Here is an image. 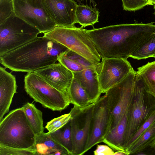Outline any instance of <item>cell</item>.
<instances>
[{
	"mask_svg": "<svg viewBox=\"0 0 155 155\" xmlns=\"http://www.w3.org/2000/svg\"><path fill=\"white\" fill-rule=\"evenodd\" d=\"M86 31L101 58L127 59L155 34L154 22L111 25Z\"/></svg>",
	"mask_w": 155,
	"mask_h": 155,
	"instance_id": "cell-1",
	"label": "cell"
},
{
	"mask_svg": "<svg viewBox=\"0 0 155 155\" xmlns=\"http://www.w3.org/2000/svg\"><path fill=\"white\" fill-rule=\"evenodd\" d=\"M69 49L44 36L37 37L0 57V63L13 71L30 72L54 64Z\"/></svg>",
	"mask_w": 155,
	"mask_h": 155,
	"instance_id": "cell-2",
	"label": "cell"
},
{
	"mask_svg": "<svg viewBox=\"0 0 155 155\" xmlns=\"http://www.w3.org/2000/svg\"><path fill=\"white\" fill-rule=\"evenodd\" d=\"M35 138L22 107L11 110L0 122V145L34 148Z\"/></svg>",
	"mask_w": 155,
	"mask_h": 155,
	"instance_id": "cell-3",
	"label": "cell"
},
{
	"mask_svg": "<svg viewBox=\"0 0 155 155\" xmlns=\"http://www.w3.org/2000/svg\"><path fill=\"white\" fill-rule=\"evenodd\" d=\"M43 36L64 45L93 63L101 61V56L86 29L83 28L56 26L44 33Z\"/></svg>",
	"mask_w": 155,
	"mask_h": 155,
	"instance_id": "cell-4",
	"label": "cell"
},
{
	"mask_svg": "<svg viewBox=\"0 0 155 155\" xmlns=\"http://www.w3.org/2000/svg\"><path fill=\"white\" fill-rule=\"evenodd\" d=\"M155 110V98L136 76L133 98L127 112V123L124 141L125 147L139 127Z\"/></svg>",
	"mask_w": 155,
	"mask_h": 155,
	"instance_id": "cell-5",
	"label": "cell"
},
{
	"mask_svg": "<svg viewBox=\"0 0 155 155\" xmlns=\"http://www.w3.org/2000/svg\"><path fill=\"white\" fill-rule=\"evenodd\" d=\"M24 82L26 93L45 107L61 111L70 104L67 94L53 87L34 72L25 75Z\"/></svg>",
	"mask_w": 155,
	"mask_h": 155,
	"instance_id": "cell-6",
	"label": "cell"
},
{
	"mask_svg": "<svg viewBox=\"0 0 155 155\" xmlns=\"http://www.w3.org/2000/svg\"><path fill=\"white\" fill-rule=\"evenodd\" d=\"M40 33L14 12L0 24V57L32 40Z\"/></svg>",
	"mask_w": 155,
	"mask_h": 155,
	"instance_id": "cell-7",
	"label": "cell"
},
{
	"mask_svg": "<svg viewBox=\"0 0 155 155\" xmlns=\"http://www.w3.org/2000/svg\"><path fill=\"white\" fill-rule=\"evenodd\" d=\"M135 78L136 71L133 68L124 79L105 93L111 115L109 130L128 111L133 97Z\"/></svg>",
	"mask_w": 155,
	"mask_h": 155,
	"instance_id": "cell-8",
	"label": "cell"
},
{
	"mask_svg": "<svg viewBox=\"0 0 155 155\" xmlns=\"http://www.w3.org/2000/svg\"><path fill=\"white\" fill-rule=\"evenodd\" d=\"M95 103L82 107L74 105L70 112L73 150L72 155H82L89 139Z\"/></svg>",
	"mask_w": 155,
	"mask_h": 155,
	"instance_id": "cell-9",
	"label": "cell"
},
{
	"mask_svg": "<svg viewBox=\"0 0 155 155\" xmlns=\"http://www.w3.org/2000/svg\"><path fill=\"white\" fill-rule=\"evenodd\" d=\"M15 15L38 29L48 32L56 26L45 10L42 0H13Z\"/></svg>",
	"mask_w": 155,
	"mask_h": 155,
	"instance_id": "cell-10",
	"label": "cell"
},
{
	"mask_svg": "<svg viewBox=\"0 0 155 155\" xmlns=\"http://www.w3.org/2000/svg\"><path fill=\"white\" fill-rule=\"evenodd\" d=\"M98 76L102 93L120 82L133 69L127 59L101 58Z\"/></svg>",
	"mask_w": 155,
	"mask_h": 155,
	"instance_id": "cell-11",
	"label": "cell"
},
{
	"mask_svg": "<svg viewBox=\"0 0 155 155\" xmlns=\"http://www.w3.org/2000/svg\"><path fill=\"white\" fill-rule=\"evenodd\" d=\"M111 115L105 94L95 103L90 136L85 153L103 141L109 131Z\"/></svg>",
	"mask_w": 155,
	"mask_h": 155,
	"instance_id": "cell-12",
	"label": "cell"
},
{
	"mask_svg": "<svg viewBox=\"0 0 155 155\" xmlns=\"http://www.w3.org/2000/svg\"><path fill=\"white\" fill-rule=\"evenodd\" d=\"M45 8L56 26H74L78 5L74 0H42Z\"/></svg>",
	"mask_w": 155,
	"mask_h": 155,
	"instance_id": "cell-13",
	"label": "cell"
},
{
	"mask_svg": "<svg viewBox=\"0 0 155 155\" xmlns=\"http://www.w3.org/2000/svg\"><path fill=\"white\" fill-rule=\"evenodd\" d=\"M34 72L53 87L68 94L74 74L72 72L61 63H55Z\"/></svg>",
	"mask_w": 155,
	"mask_h": 155,
	"instance_id": "cell-14",
	"label": "cell"
},
{
	"mask_svg": "<svg viewBox=\"0 0 155 155\" xmlns=\"http://www.w3.org/2000/svg\"><path fill=\"white\" fill-rule=\"evenodd\" d=\"M101 65L100 62L82 71L73 72L74 77L78 81L85 91L91 103L96 102L102 94L98 76Z\"/></svg>",
	"mask_w": 155,
	"mask_h": 155,
	"instance_id": "cell-15",
	"label": "cell"
},
{
	"mask_svg": "<svg viewBox=\"0 0 155 155\" xmlns=\"http://www.w3.org/2000/svg\"><path fill=\"white\" fill-rule=\"evenodd\" d=\"M17 86L15 77L0 67V122L9 111Z\"/></svg>",
	"mask_w": 155,
	"mask_h": 155,
	"instance_id": "cell-16",
	"label": "cell"
},
{
	"mask_svg": "<svg viewBox=\"0 0 155 155\" xmlns=\"http://www.w3.org/2000/svg\"><path fill=\"white\" fill-rule=\"evenodd\" d=\"M34 148L37 155H70L67 150L55 141L48 132H44L36 135Z\"/></svg>",
	"mask_w": 155,
	"mask_h": 155,
	"instance_id": "cell-17",
	"label": "cell"
},
{
	"mask_svg": "<svg viewBox=\"0 0 155 155\" xmlns=\"http://www.w3.org/2000/svg\"><path fill=\"white\" fill-rule=\"evenodd\" d=\"M127 112L119 123L109 131L103 141L113 150L125 151L123 144L127 123Z\"/></svg>",
	"mask_w": 155,
	"mask_h": 155,
	"instance_id": "cell-18",
	"label": "cell"
},
{
	"mask_svg": "<svg viewBox=\"0 0 155 155\" xmlns=\"http://www.w3.org/2000/svg\"><path fill=\"white\" fill-rule=\"evenodd\" d=\"M28 121L36 135L44 132L42 113L32 103L27 102L22 107Z\"/></svg>",
	"mask_w": 155,
	"mask_h": 155,
	"instance_id": "cell-19",
	"label": "cell"
},
{
	"mask_svg": "<svg viewBox=\"0 0 155 155\" xmlns=\"http://www.w3.org/2000/svg\"><path fill=\"white\" fill-rule=\"evenodd\" d=\"M67 93L70 104L74 106L82 107L91 104L85 91L78 81L74 77Z\"/></svg>",
	"mask_w": 155,
	"mask_h": 155,
	"instance_id": "cell-20",
	"label": "cell"
},
{
	"mask_svg": "<svg viewBox=\"0 0 155 155\" xmlns=\"http://www.w3.org/2000/svg\"><path fill=\"white\" fill-rule=\"evenodd\" d=\"M136 75L142 81L147 91L155 98V61L138 68Z\"/></svg>",
	"mask_w": 155,
	"mask_h": 155,
	"instance_id": "cell-21",
	"label": "cell"
},
{
	"mask_svg": "<svg viewBox=\"0 0 155 155\" xmlns=\"http://www.w3.org/2000/svg\"><path fill=\"white\" fill-rule=\"evenodd\" d=\"M155 140V121L140 136L125 150L127 155L136 154L150 146Z\"/></svg>",
	"mask_w": 155,
	"mask_h": 155,
	"instance_id": "cell-22",
	"label": "cell"
},
{
	"mask_svg": "<svg viewBox=\"0 0 155 155\" xmlns=\"http://www.w3.org/2000/svg\"><path fill=\"white\" fill-rule=\"evenodd\" d=\"M98 10L87 5H78L76 11V23L81 25V28L91 25L93 26L99 22Z\"/></svg>",
	"mask_w": 155,
	"mask_h": 155,
	"instance_id": "cell-23",
	"label": "cell"
},
{
	"mask_svg": "<svg viewBox=\"0 0 155 155\" xmlns=\"http://www.w3.org/2000/svg\"><path fill=\"white\" fill-rule=\"evenodd\" d=\"M49 134L55 141L67 150L70 155H72L73 146L70 120L61 128Z\"/></svg>",
	"mask_w": 155,
	"mask_h": 155,
	"instance_id": "cell-24",
	"label": "cell"
},
{
	"mask_svg": "<svg viewBox=\"0 0 155 155\" xmlns=\"http://www.w3.org/2000/svg\"><path fill=\"white\" fill-rule=\"evenodd\" d=\"M155 55V34L145 44L133 52L130 58L140 60L153 58Z\"/></svg>",
	"mask_w": 155,
	"mask_h": 155,
	"instance_id": "cell-25",
	"label": "cell"
},
{
	"mask_svg": "<svg viewBox=\"0 0 155 155\" xmlns=\"http://www.w3.org/2000/svg\"><path fill=\"white\" fill-rule=\"evenodd\" d=\"M71 117V114L69 112L54 118L48 122L45 126L48 131V133H53L61 128L70 120Z\"/></svg>",
	"mask_w": 155,
	"mask_h": 155,
	"instance_id": "cell-26",
	"label": "cell"
},
{
	"mask_svg": "<svg viewBox=\"0 0 155 155\" xmlns=\"http://www.w3.org/2000/svg\"><path fill=\"white\" fill-rule=\"evenodd\" d=\"M155 121V110L151 114L146 120L139 127L127 143L126 149L130 147L153 123Z\"/></svg>",
	"mask_w": 155,
	"mask_h": 155,
	"instance_id": "cell-27",
	"label": "cell"
},
{
	"mask_svg": "<svg viewBox=\"0 0 155 155\" xmlns=\"http://www.w3.org/2000/svg\"><path fill=\"white\" fill-rule=\"evenodd\" d=\"M37 155L34 148H12L0 145V155Z\"/></svg>",
	"mask_w": 155,
	"mask_h": 155,
	"instance_id": "cell-28",
	"label": "cell"
},
{
	"mask_svg": "<svg viewBox=\"0 0 155 155\" xmlns=\"http://www.w3.org/2000/svg\"><path fill=\"white\" fill-rule=\"evenodd\" d=\"M14 13L13 0H0V24Z\"/></svg>",
	"mask_w": 155,
	"mask_h": 155,
	"instance_id": "cell-29",
	"label": "cell"
},
{
	"mask_svg": "<svg viewBox=\"0 0 155 155\" xmlns=\"http://www.w3.org/2000/svg\"><path fill=\"white\" fill-rule=\"evenodd\" d=\"M123 9L126 11H135L150 5L147 0H121Z\"/></svg>",
	"mask_w": 155,
	"mask_h": 155,
	"instance_id": "cell-30",
	"label": "cell"
},
{
	"mask_svg": "<svg viewBox=\"0 0 155 155\" xmlns=\"http://www.w3.org/2000/svg\"><path fill=\"white\" fill-rule=\"evenodd\" d=\"M63 53L58 57V61L71 71L73 72H79L86 68L66 57Z\"/></svg>",
	"mask_w": 155,
	"mask_h": 155,
	"instance_id": "cell-31",
	"label": "cell"
},
{
	"mask_svg": "<svg viewBox=\"0 0 155 155\" xmlns=\"http://www.w3.org/2000/svg\"><path fill=\"white\" fill-rule=\"evenodd\" d=\"M63 54L66 57L86 68L95 66L99 63H93L81 55L69 49Z\"/></svg>",
	"mask_w": 155,
	"mask_h": 155,
	"instance_id": "cell-32",
	"label": "cell"
},
{
	"mask_svg": "<svg viewBox=\"0 0 155 155\" xmlns=\"http://www.w3.org/2000/svg\"><path fill=\"white\" fill-rule=\"evenodd\" d=\"M95 155H114L113 150L108 145H98L94 151Z\"/></svg>",
	"mask_w": 155,
	"mask_h": 155,
	"instance_id": "cell-33",
	"label": "cell"
},
{
	"mask_svg": "<svg viewBox=\"0 0 155 155\" xmlns=\"http://www.w3.org/2000/svg\"><path fill=\"white\" fill-rule=\"evenodd\" d=\"M114 155H128L127 153L124 151H117L114 152Z\"/></svg>",
	"mask_w": 155,
	"mask_h": 155,
	"instance_id": "cell-34",
	"label": "cell"
},
{
	"mask_svg": "<svg viewBox=\"0 0 155 155\" xmlns=\"http://www.w3.org/2000/svg\"><path fill=\"white\" fill-rule=\"evenodd\" d=\"M150 5H155V0H147Z\"/></svg>",
	"mask_w": 155,
	"mask_h": 155,
	"instance_id": "cell-35",
	"label": "cell"
},
{
	"mask_svg": "<svg viewBox=\"0 0 155 155\" xmlns=\"http://www.w3.org/2000/svg\"><path fill=\"white\" fill-rule=\"evenodd\" d=\"M150 147H152L155 151V140L151 144Z\"/></svg>",
	"mask_w": 155,
	"mask_h": 155,
	"instance_id": "cell-36",
	"label": "cell"
},
{
	"mask_svg": "<svg viewBox=\"0 0 155 155\" xmlns=\"http://www.w3.org/2000/svg\"><path fill=\"white\" fill-rule=\"evenodd\" d=\"M154 10H155L154 13H155V5H154Z\"/></svg>",
	"mask_w": 155,
	"mask_h": 155,
	"instance_id": "cell-37",
	"label": "cell"
},
{
	"mask_svg": "<svg viewBox=\"0 0 155 155\" xmlns=\"http://www.w3.org/2000/svg\"><path fill=\"white\" fill-rule=\"evenodd\" d=\"M153 58H155V55L153 56Z\"/></svg>",
	"mask_w": 155,
	"mask_h": 155,
	"instance_id": "cell-38",
	"label": "cell"
}]
</instances>
